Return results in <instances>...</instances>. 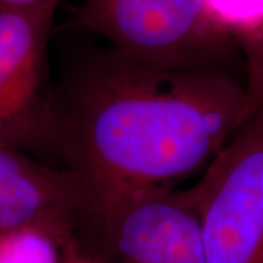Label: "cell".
I'll return each mask as SVG.
<instances>
[{"instance_id": "cell-1", "label": "cell", "mask_w": 263, "mask_h": 263, "mask_svg": "<svg viewBox=\"0 0 263 263\" xmlns=\"http://www.w3.org/2000/svg\"><path fill=\"white\" fill-rule=\"evenodd\" d=\"M245 82L221 67L165 69L113 53L53 92L54 151L92 195L170 187L206 167L241 126Z\"/></svg>"}, {"instance_id": "cell-2", "label": "cell", "mask_w": 263, "mask_h": 263, "mask_svg": "<svg viewBox=\"0 0 263 263\" xmlns=\"http://www.w3.org/2000/svg\"><path fill=\"white\" fill-rule=\"evenodd\" d=\"M72 25L107 38L119 56L165 69L221 67L234 44L203 0H82Z\"/></svg>"}, {"instance_id": "cell-3", "label": "cell", "mask_w": 263, "mask_h": 263, "mask_svg": "<svg viewBox=\"0 0 263 263\" xmlns=\"http://www.w3.org/2000/svg\"><path fill=\"white\" fill-rule=\"evenodd\" d=\"M208 263H263V107L186 190Z\"/></svg>"}, {"instance_id": "cell-4", "label": "cell", "mask_w": 263, "mask_h": 263, "mask_svg": "<svg viewBox=\"0 0 263 263\" xmlns=\"http://www.w3.org/2000/svg\"><path fill=\"white\" fill-rule=\"evenodd\" d=\"M56 8L0 9V143L54 151L47 47Z\"/></svg>"}, {"instance_id": "cell-5", "label": "cell", "mask_w": 263, "mask_h": 263, "mask_svg": "<svg viewBox=\"0 0 263 263\" xmlns=\"http://www.w3.org/2000/svg\"><path fill=\"white\" fill-rule=\"evenodd\" d=\"M98 245L113 263H208L196 208L186 190L145 189L105 203Z\"/></svg>"}, {"instance_id": "cell-6", "label": "cell", "mask_w": 263, "mask_h": 263, "mask_svg": "<svg viewBox=\"0 0 263 263\" xmlns=\"http://www.w3.org/2000/svg\"><path fill=\"white\" fill-rule=\"evenodd\" d=\"M22 227L46 228L69 243L81 240L82 230L97 235L94 197L70 170L0 143V231Z\"/></svg>"}, {"instance_id": "cell-7", "label": "cell", "mask_w": 263, "mask_h": 263, "mask_svg": "<svg viewBox=\"0 0 263 263\" xmlns=\"http://www.w3.org/2000/svg\"><path fill=\"white\" fill-rule=\"evenodd\" d=\"M70 243L41 227L0 231V263H66Z\"/></svg>"}, {"instance_id": "cell-8", "label": "cell", "mask_w": 263, "mask_h": 263, "mask_svg": "<svg viewBox=\"0 0 263 263\" xmlns=\"http://www.w3.org/2000/svg\"><path fill=\"white\" fill-rule=\"evenodd\" d=\"M209 21L243 47L263 37V0H203Z\"/></svg>"}, {"instance_id": "cell-9", "label": "cell", "mask_w": 263, "mask_h": 263, "mask_svg": "<svg viewBox=\"0 0 263 263\" xmlns=\"http://www.w3.org/2000/svg\"><path fill=\"white\" fill-rule=\"evenodd\" d=\"M246 60V104L241 124L263 107V37L243 47Z\"/></svg>"}, {"instance_id": "cell-10", "label": "cell", "mask_w": 263, "mask_h": 263, "mask_svg": "<svg viewBox=\"0 0 263 263\" xmlns=\"http://www.w3.org/2000/svg\"><path fill=\"white\" fill-rule=\"evenodd\" d=\"M66 263H113L103 252L88 247L78 240L66 247Z\"/></svg>"}, {"instance_id": "cell-11", "label": "cell", "mask_w": 263, "mask_h": 263, "mask_svg": "<svg viewBox=\"0 0 263 263\" xmlns=\"http://www.w3.org/2000/svg\"><path fill=\"white\" fill-rule=\"evenodd\" d=\"M60 0H0V9L35 10L57 8Z\"/></svg>"}]
</instances>
